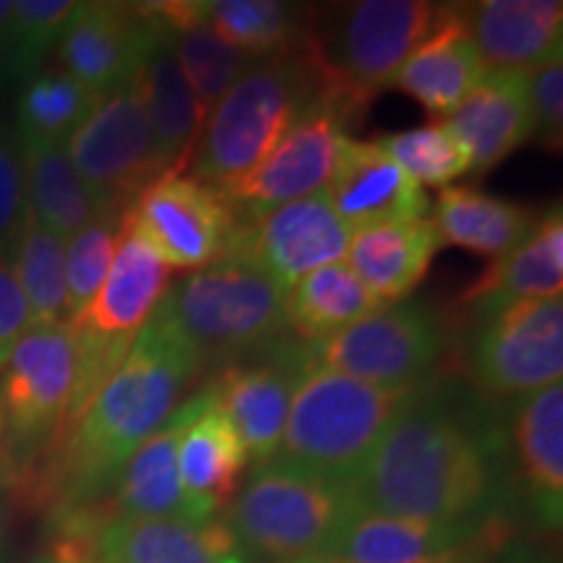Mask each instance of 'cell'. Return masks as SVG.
<instances>
[{
    "label": "cell",
    "instance_id": "cell-22",
    "mask_svg": "<svg viewBox=\"0 0 563 563\" xmlns=\"http://www.w3.org/2000/svg\"><path fill=\"white\" fill-rule=\"evenodd\" d=\"M464 19L490 74H530L561 55V0H483L464 5Z\"/></svg>",
    "mask_w": 563,
    "mask_h": 563
},
{
    "label": "cell",
    "instance_id": "cell-37",
    "mask_svg": "<svg viewBox=\"0 0 563 563\" xmlns=\"http://www.w3.org/2000/svg\"><path fill=\"white\" fill-rule=\"evenodd\" d=\"M74 0H13V11L0 40V84L30 81L58 45Z\"/></svg>",
    "mask_w": 563,
    "mask_h": 563
},
{
    "label": "cell",
    "instance_id": "cell-42",
    "mask_svg": "<svg viewBox=\"0 0 563 563\" xmlns=\"http://www.w3.org/2000/svg\"><path fill=\"white\" fill-rule=\"evenodd\" d=\"M95 522L84 511H60L58 530L30 563H100L91 545Z\"/></svg>",
    "mask_w": 563,
    "mask_h": 563
},
{
    "label": "cell",
    "instance_id": "cell-33",
    "mask_svg": "<svg viewBox=\"0 0 563 563\" xmlns=\"http://www.w3.org/2000/svg\"><path fill=\"white\" fill-rule=\"evenodd\" d=\"M30 214L47 230L66 238L108 214L104 203L79 178L66 144H21Z\"/></svg>",
    "mask_w": 563,
    "mask_h": 563
},
{
    "label": "cell",
    "instance_id": "cell-45",
    "mask_svg": "<svg viewBox=\"0 0 563 563\" xmlns=\"http://www.w3.org/2000/svg\"><path fill=\"white\" fill-rule=\"evenodd\" d=\"M11 11H13V0H0V40H3L5 26H9Z\"/></svg>",
    "mask_w": 563,
    "mask_h": 563
},
{
    "label": "cell",
    "instance_id": "cell-34",
    "mask_svg": "<svg viewBox=\"0 0 563 563\" xmlns=\"http://www.w3.org/2000/svg\"><path fill=\"white\" fill-rule=\"evenodd\" d=\"M5 258L30 308V329L68 323L66 241L58 232L30 214Z\"/></svg>",
    "mask_w": 563,
    "mask_h": 563
},
{
    "label": "cell",
    "instance_id": "cell-1",
    "mask_svg": "<svg viewBox=\"0 0 563 563\" xmlns=\"http://www.w3.org/2000/svg\"><path fill=\"white\" fill-rule=\"evenodd\" d=\"M201 368L199 352L159 300L121 365L66 426L42 485L58 498L60 511H87L115 488L136 449L170 420Z\"/></svg>",
    "mask_w": 563,
    "mask_h": 563
},
{
    "label": "cell",
    "instance_id": "cell-27",
    "mask_svg": "<svg viewBox=\"0 0 563 563\" xmlns=\"http://www.w3.org/2000/svg\"><path fill=\"white\" fill-rule=\"evenodd\" d=\"M245 467L249 452L241 435L211 397L180 435L178 473L183 488L207 517L214 519L217 511L228 509L241 490Z\"/></svg>",
    "mask_w": 563,
    "mask_h": 563
},
{
    "label": "cell",
    "instance_id": "cell-23",
    "mask_svg": "<svg viewBox=\"0 0 563 563\" xmlns=\"http://www.w3.org/2000/svg\"><path fill=\"white\" fill-rule=\"evenodd\" d=\"M485 76L488 70L470 37L464 5H441L431 32L399 68L394 87L443 121L481 87Z\"/></svg>",
    "mask_w": 563,
    "mask_h": 563
},
{
    "label": "cell",
    "instance_id": "cell-41",
    "mask_svg": "<svg viewBox=\"0 0 563 563\" xmlns=\"http://www.w3.org/2000/svg\"><path fill=\"white\" fill-rule=\"evenodd\" d=\"M527 100L532 112V141L548 152L563 144V55H555L527 74Z\"/></svg>",
    "mask_w": 563,
    "mask_h": 563
},
{
    "label": "cell",
    "instance_id": "cell-10",
    "mask_svg": "<svg viewBox=\"0 0 563 563\" xmlns=\"http://www.w3.org/2000/svg\"><path fill=\"white\" fill-rule=\"evenodd\" d=\"M66 150L79 178L108 209L125 211L150 183L167 173L136 79L102 97L66 141Z\"/></svg>",
    "mask_w": 563,
    "mask_h": 563
},
{
    "label": "cell",
    "instance_id": "cell-25",
    "mask_svg": "<svg viewBox=\"0 0 563 563\" xmlns=\"http://www.w3.org/2000/svg\"><path fill=\"white\" fill-rule=\"evenodd\" d=\"M483 175L532 141L527 74H490L473 95L441 121Z\"/></svg>",
    "mask_w": 563,
    "mask_h": 563
},
{
    "label": "cell",
    "instance_id": "cell-36",
    "mask_svg": "<svg viewBox=\"0 0 563 563\" xmlns=\"http://www.w3.org/2000/svg\"><path fill=\"white\" fill-rule=\"evenodd\" d=\"M100 104L66 70H37L21 89L16 104L19 144H66Z\"/></svg>",
    "mask_w": 563,
    "mask_h": 563
},
{
    "label": "cell",
    "instance_id": "cell-11",
    "mask_svg": "<svg viewBox=\"0 0 563 563\" xmlns=\"http://www.w3.org/2000/svg\"><path fill=\"white\" fill-rule=\"evenodd\" d=\"M344 136L340 102L329 97L316 100L253 170L217 188L235 217V228L323 191L334 175Z\"/></svg>",
    "mask_w": 563,
    "mask_h": 563
},
{
    "label": "cell",
    "instance_id": "cell-14",
    "mask_svg": "<svg viewBox=\"0 0 563 563\" xmlns=\"http://www.w3.org/2000/svg\"><path fill=\"white\" fill-rule=\"evenodd\" d=\"M350 241L352 230L340 220L323 188L269 211L262 220L238 224L224 256L256 266L287 292L306 274L344 262Z\"/></svg>",
    "mask_w": 563,
    "mask_h": 563
},
{
    "label": "cell",
    "instance_id": "cell-30",
    "mask_svg": "<svg viewBox=\"0 0 563 563\" xmlns=\"http://www.w3.org/2000/svg\"><path fill=\"white\" fill-rule=\"evenodd\" d=\"M433 222L443 245L473 251L483 258H501L527 238L538 211L525 203L498 199L467 186H449L433 203Z\"/></svg>",
    "mask_w": 563,
    "mask_h": 563
},
{
    "label": "cell",
    "instance_id": "cell-16",
    "mask_svg": "<svg viewBox=\"0 0 563 563\" xmlns=\"http://www.w3.org/2000/svg\"><path fill=\"white\" fill-rule=\"evenodd\" d=\"M496 519L426 522L357 509L329 555L344 563H483L501 543Z\"/></svg>",
    "mask_w": 563,
    "mask_h": 563
},
{
    "label": "cell",
    "instance_id": "cell-13",
    "mask_svg": "<svg viewBox=\"0 0 563 563\" xmlns=\"http://www.w3.org/2000/svg\"><path fill=\"white\" fill-rule=\"evenodd\" d=\"M76 386V340L68 323L32 327L0 371L5 441L26 454L63 428Z\"/></svg>",
    "mask_w": 563,
    "mask_h": 563
},
{
    "label": "cell",
    "instance_id": "cell-46",
    "mask_svg": "<svg viewBox=\"0 0 563 563\" xmlns=\"http://www.w3.org/2000/svg\"><path fill=\"white\" fill-rule=\"evenodd\" d=\"M290 563H344L334 555H311V559H300V561H290Z\"/></svg>",
    "mask_w": 563,
    "mask_h": 563
},
{
    "label": "cell",
    "instance_id": "cell-31",
    "mask_svg": "<svg viewBox=\"0 0 563 563\" xmlns=\"http://www.w3.org/2000/svg\"><path fill=\"white\" fill-rule=\"evenodd\" d=\"M154 30L157 34H154L150 53H146L136 74V87L141 102H144L154 144H157L167 170H178V159L191 152L196 133L201 129L203 110L196 100L191 84L183 76L170 42L159 30L157 21H154Z\"/></svg>",
    "mask_w": 563,
    "mask_h": 563
},
{
    "label": "cell",
    "instance_id": "cell-19",
    "mask_svg": "<svg viewBox=\"0 0 563 563\" xmlns=\"http://www.w3.org/2000/svg\"><path fill=\"white\" fill-rule=\"evenodd\" d=\"M327 194L352 232L384 222L426 220L431 211L420 183H415L389 154L373 141L350 136L342 139Z\"/></svg>",
    "mask_w": 563,
    "mask_h": 563
},
{
    "label": "cell",
    "instance_id": "cell-2",
    "mask_svg": "<svg viewBox=\"0 0 563 563\" xmlns=\"http://www.w3.org/2000/svg\"><path fill=\"white\" fill-rule=\"evenodd\" d=\"M498 473L490 435L428 384L347 485L355 509L426 522L485 519Z\"/></svg>",
    "mask_w": 563,
    "mask_h": 563
},
{
    "label": "cell",
    "instance_id": "cell-40",
    "mask_svg": "<svg viewBox=\"0 0 563 563\" xmlns=\"http://www.w3.org/2000/svg\"><path fill=\"white\" fill-rule=\"evenodd\" d=\"M30 217L21 144L9 125L0 121V256H9L21 228Z\"/></svg>",
    "mask_w": 563,
    "mask_h": 563
},
{
    "label": "cell",
    "instance_id": "cell-8",
    "mask_svg": "<svg viewBox=\"0 0 563 563\" xmlns=\"http://www.w3.org/2000/svg\"><path fill=\"white\" fill-rule=\"evenodd\" d=\"M439 5L426 0H361L336 11L311 60L323 91L340 104L394 87L399 68L431 32Z\"/></svg>",
    "mask_w": 563,
    "mask_h": 563
},
{
    "label": "cell",
    "instance_id": "cell-7",
    "mask_svg": "<svg viewBox=\"0 0 563 563\" xmlns=\"http://www.w3.org/2000/svg\"><path fill=\"white\" fill-rule=\"evenodd\" d=\"M170 266L123 211L121 238L100 292L68 321L76 340V386L66 420L79 418L104 378L121 365L136 334L170 287Z\"/></svg>",
    "mask_w": 563,
    "mask_h": 563
},
{
    "label": "cell",
    "instance_id": "cell-4",
    "mask_svg": "<svg viewBox=\"0 0 563 563\" xmlns=\"http://www.w3.org/2000/svg\"><path fill=\"white\" fill-rule=\"evenodd\" d=\"M311 55L251 63L211 108L194 154V178L230 186L262 162L316 100L327 97ZM332 100V97H329Z\"/></svg>",
    "mask_w": 563,
    "mask_h": 563
},
{
    "label": "cell",
    "instance_id": "cell-20",
    "mask_svg": "<svg viewBox=\"0 0 563 563\" xmlns=\"http://www.w3.org/2000/svg\"><path fill=\"white\" fill-rule=\"evenodd\" d=\"M214 391L201 389L178 410L170 420L152 433L136 454L131 456L112 488V509L115 517L129 519H191V522H207V514L188 498L178 473V443L186 426L211 402ZM217 519V517H214Z\"/></svg>",
    "mask_w": 563,
    "mask_h": 563
},
{
    "label": "cell",
    "instance_id": "cell-15",
    "mask_svg": "<svg viewBox=\"0 0 563 563\" xmlns=\"http://www.w3.org/2000/svg\"><path fill=\"white\" fill-rule=\"evenodd\" d=\"M154 251L170 269H203L228 253L235 217L217 188L167 170L129 209Z\"/></svg>",
    "mask_w": 563,
    "mask_h": 563
},
{
    "label": "cell",
    "instance_id": "cell-44",
    "mask_svg": "<svg viewBox=\"0 0 563 563\" xmlns=\"http://www.w3.org/2000/svg\"><path fill=\"white\" fill-rule=\"evenodd\" d=\"M11 498H9V488L0 483V563L11 561V543H13V532H11Z\"/></svg>",
    "mask_w": 563,
    "mask_h": 563
},
{
    "label": "cell",
    "instance_id": "cell-43",
    "mask_svg": "<svg viewBox=\"0 0 563 563\" xmlns=\"http://www.w3.org/2000/svg\"><path fill=\"white\" fill-rule=\"evenodd\" d=\"M26 332H30V308L9 258L0 256V371Z\"/></svg>",
    "mask_w": 563,
    "mask_h": 563
},
{
    "label": "cell",
    "instance_id": "cell-35",
    "mask_svg": "<svg viewBox=\"0 0 563 563\" xmlns=\"http://www.w3.org/2000/svg\"><path fill=\"white\" fill-rule=\"evenodd\" d=\"M201 19L249 60L290 55L298 37V9L277 0H199Z\"/></svg>",
    "mask_w": 563,
    "mask_h": 563
},
{
    "label": "cell",
    "instance_id": "cell-39",
    "mask_svg": "<svg viewBox=\"0 0 563 563\" xmlns=\"http://www.w3.org/2000/svg\"><path fill=\"white\" fill-rule=\"evenodd\" d=\"M123 211H108L66 238L68 321L89 306L108 277L121 238Z\"/></svg>",
    "mask_w": 563,
    "mask_h": 563
},
{
    "label": "cell",
    "instance_id": "cell-32",
    "mask_svg": "<svg viewBox=\"0 0 563 563\" xmlns=\"http://www.w3.org/2000/svg\"><path fill=\"white\" fill-rule=\"evenodd\" d=\"M384 308L382 300L355 277L347 262H334L306 274L285 295L287 332L302 344H313L340 334L365 316Z\"/></svg>",
    "mask_w": 563,
    "mask_h": 563
},
{
    "label": "cell",
    "instance_id": "cell-24",
    "mask_svg": "<svg viewBox=\"0 0 563 563\" xmlns=\"http://www.w3.org/2000/svg\"><path fill=\"white\" fill-rule=\"evenodd\" d=\"M563 290V214L555 203L506 256L490 262L462 292V306L485 316L522 300L561 298Z\"/></svg>",
    "mask_w": 563,
    "mask_h": 563
},
{
    "label": "cell",
    "instance_id": "cell-5",
    "mask_svg": "<svg viewBox=\"0 0 563 563\" xmlns=\"http://www.w3.org/2000/svg\"><path fill=\"white\" fill-rule=\"evenodd\" d=\"M355 511L347 485L272 460L253 470L222 522L249 559L290 563L329 555Z\"/></svg>",
    "mask_w": 563,
    "mask_h": 563
},
{
    "label": "cell",
    "instance_id": "cell-6",
    "mask_svg": "<svg viewBox=\"0 0 563 563\" xmlns=\"http://www.w3.org/2000/svg\"><path fill=\"white\" fill-rule=\"evenodd\" d=\"M285 290L256 266L224 256L167 287L162 306L201 363L262 355L287 332Z\"/></svg>",
    "mask_w": 563,
    "mask_h": 563
},
{
    "label": "cell",
    "instance_id": "cell-38",
    "mask_svg": "<svg viewBox=\"0 0 563 563\" xmlns=\"http://www.w3.org/2000/svg\"><path fill=\"white\" fill-rule=\"evenodd\" d=\"M373 144L384 154H389L420 186H433L443 191L454 180L473 173V162H470L467 152L441 121L410 131L384 133Z\"/></svg>",
    "mask_w": 563,
    "mask_h": 563
},
{
    "label": "cell",
    "instance_id": "cell-47",
    "mask_svg": "<svg viewBox=\"0 0 563 563\" xmlns=\"http://www.w3.org/2000/svg\"><path fill=\"white\" fill-rule=\"evenodd\" d=\"M5 454V418H3V410H0V460H3Z\"/></svg>",
    "mask_w": 563,
    "mask_h": 563
},
{
    "label": "cell",
    "instance_id": "cell-28",
    "mask_svg": "<svg viewBox=\"0 0 563 563\" xmlns=\"http://www.w3.org/2000/svg\"><path fill=\"white\" fill-rule=\"evenodd\" d=\"M514 452L532 509L551 530L563 517V384L522 397L514 415Z\"/></svg>",
    "mask_w": 563,
    "mask_h": 563
},
{
    "label": "cell",
    "instance_id": "cell-21",
    "mask_svg": "<svg viewBox=\"0 0 563 563\" xmlns=\"http://www.w3.org/2000/svg\"><path fill=\"white\" fill-rule=\"evenodd\" d=\"M91 545L100 563H251L222 519L108 517Z\"/></svg>",
    "mask_w": 563,
    "mask_h": 563
},
{
    "label": "cell",
    "instance_id": "cell-3",
    "mask_svg": "<svg viewBox=\"0 0 563 563\" xmlns=\"http://www.w3.org/2000/svg\"><path fill=\"white\" fill-rule=\"evenodd\" d=\"M426 389L428 384L412 389H382L308 363L295 386L274 460L323 481L350 485L394 418Z\"/></svg>",
    "mask_w": 563,
    "mask_h": 563
},
{
    "label": "cell",
    "instance_id": "cell-18",
    "mask_svg": "<svg viewBox=\"0 0 563 563\" xmlns=\"http://www.w3.org/2000/svg\"><path fill=\"white\" fill-rule=\"evenodd\" d=\"M306 368L302 344L282 342L264 352L262 361L230 365L211 386L217 405L230 418L249 452V462L256 467L277 456L295 386Z\"/></svg>",
    "mask_w": 563,
    "mask_h": 563
},
{
    "label": "cell",
    "instance_id": "cell-9",
    "mask_svg": "<svg viewBox=\"0 0 563 563\" xmlns=\"http://www.w3.org/2000/svg\"><path fill=\"white\" fill-rule=\"evenodd\" d=\"M443 350V323L422 300L389 302L340 334L302 344L306 363L382 389H412L428 384V373L441 361Z\"/></svg>",
    "mask_w": 563,
    "mask_h": 563
},
{
    "label": "cell",
    "instance_id": "cell-17",
    "mask_svg": "<svg viewBox=\"0 0 563 563\" xmlns=\"http://www.w3.org/2000/svg\"><path fill=\"white\" fill-rule=\"evenodd\" d=\"M154 21L141 5L76 3L58 40V60L95 97L136 79L154 42Z\"/></svg>",
    "mask_w": 563,
    "mask_h": 563
},
{
    "label": "cell",
    "instance_id": "cell-26",
    "mask_svg": "<svg viewBox=\"0 0 563 563\" xmlns=\"http://www.w3.org/2000/svg\"><path fill=\"white\" fill-rule=\"evenodd\" d=\"M441 245L439 232L428 217L384 222L352 232L344 258L373 298L389 306L407 300V295L420 285Z\"/></svg>",
    "mask_w": 563,
    "mask_h": 563
},
{
    "label": "cell",
    "instance_id": "cell-29",
    "mask_svg": "<svg viewBox=\"0 0 563 563\" xmlns=\"http://www.w3.org/2000/svg\"><path fill=\"white\" fill-rule=\"evenodd\" d=\"M144 11L165 32L175 60H178L183 76L191 84L196 100L207 115L253 60L232 51L228 42L201 19L199 0L152 3L144 5Z\"/></svg>",
    "mask_w": 563,
    "mask_h": 563
},
{
    "label": "cell",
    "instance_id": "cell-12",
    "mask_svg": "<svg viewBox=\"0 0 563 563\" xmlns=\"http://www.w3.org/2000/svg\"><path fill=\"white\" fill-rule=\"evenodd\" d=\"M470 376L490 397H530L563 376V298L522 300L485 316Z\"/></svg>",
    "mask_w": 563,
    "mask_h": 563
}]
</instances>
